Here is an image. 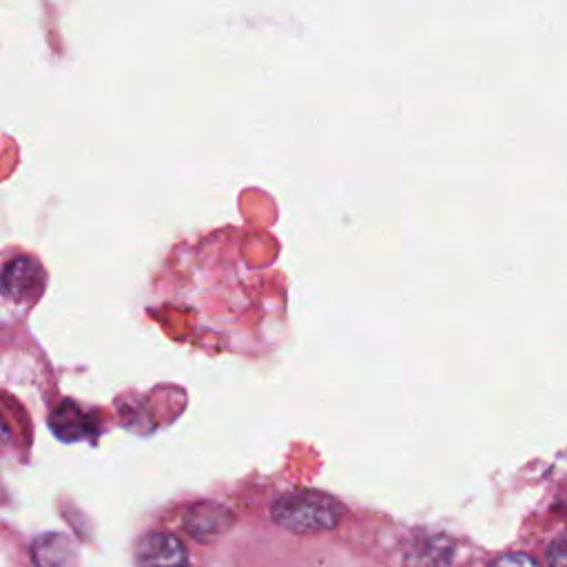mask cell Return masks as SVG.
<instances>
[{
  "label": "cell",
  "mask_w": 567,
  "mask_h": 567,
  "mask_svg": "<svg viewBox=\"0 0 567 567\" xmlns=\"http://www.w3.org/2000/svg\"><path fill=\"white\" fill-rule=\"evenodd\" d=\"M47 284V272L35 257L18 255L4 264L0 272V292L4 299L24 303L40 297Z\"/></svg>",
  "instance_id": "obj_2"
},
{
  "label": "cell",
  "mask_w": 567,
  "mask_h": 567,
  "mask_svg": "<svg viewBox=\"0 0 567 567\" xmlns=\"http://www.w3.org/2000/svg\"><path fill=\"white\" fill-rule=\"evenodd\" d=\"M7 436H9V430H7V427H4V423L0 421V445L7 441Z\"/></svg>",
  "instance_id": "obj_8"
},
{
  "label": "cell",
  "mask_w": 567,
  "mask_h": 567,
  "mask_svg": "<svg viewBox=\"0 0 567 567\" xmlns=\"http://www.w3.org/2000/svg\"><path fill=\"white\" fill-rule=\"evenodd\" d=\"M31 556L35 567H71V560L75 558V545L69 536L51 532L33 540Z\"/></svg>",
  "instance_id": "obj_5"
},
{
  "label": "cell",
  "mask_w": 567,
  "mask_h": 567,
  "mask_svg": "<svg viewBox=\"0 0 567 567\" xmlns=\"http://www.w3.org/2000/svg\"><path fill=\"white\" fill-rule=\"evenodd\" d=\"M549 567H567V536L556 538L547 551Z\"/></svg>",
  "instance_id": "obj_6"
},
{
  "label": "cell",
  "mask_w": 567,
  "mask_h": 567,
  "mask_svg": "<svg viewBox=\"0 0 567 567\" xmlns=\"http://www.w3.org/2000/svg\"><path fill=\"white\" fill-rule=\"evenodd\" d=\"M49 427L60 441H84L97 434V419L82 410L75 401H62L51 412Z\"/></svg>",
  "instance_id": "obj_4"
},
{
  "label": "cell",
  "mask_w": 567,
  "mask_h": 567,
  "mask_svg": "<svg viewBox=\"0 0 567 567\" xmlns=\"http://www.w3.org/2000/svg\"><path fill=\"white\" fill-rule=\"evenodd\" d=\"M137 567H188L184 543L168 532L146 534L135 551Z\"/></svg>",
  "instance_id": "obj_3"
},
{
  "label": "cell",
  "mask_w": 567,
  "mask_h": 567,
  "mask_svg": "<svg viewBox=\"0 0 567 567\" xmlns=\"http://www.w3.org/2000/svg\"><path fill=\"white\" fill-rule=\"evenodd\" d=\"M492 567H540V565L525 554H503L492 563Z\"/></svg>",
  "instance_id": "obj_7"
},
{
  "label": "cell",
  "mask_w": 567,
  "mask_h": 567,
  "mask_svg": "<svg viewBox=\"0 0 567 567\" xmlns=\"http://www.w3.org/2000/svg\"><path fill=\"white\" fill-rule=\"evenodd\" d=\"M341 512L343 509L337 498L312 489L284 494L272 505L275 523L295 534H315L332 529L339 523Z\"/></svg>",
  "instance_id": "obj_1"
}]
</instances>
